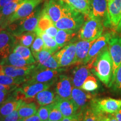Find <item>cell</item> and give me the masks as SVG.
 Listing matches in <instances>:
<instances>
[{"instance_id": "40", "label": "cell", "mask_w": 121, "mask_h": 121, "mask_svg": "<svg viewBox=\"0 0 121 121\" xmlns=\"http://www.w3.org/2000/svg\"><path fill=\"white\" fill-rule=\"evenodd\" d=\"M112 85L116 89L121 90V64L116 71Z\"/></svg>"}, {"instance_id": "10", "label": "cell", "mask_w": 121, "mask_h": 121, "mask_svg": "<svg viewBox=\"0 0 121 121\" xmlns=\"http://www.w3.org/2000/svg\"><path fill=\"white\" fill-rule=\"evenodd\" d=\"M91 17L100 20L104 26L110 25L107 0H90V13L88 18Z\"/></svg>"}, {"instance_id": "15", "label": "cell", "mask_w": 121, "mask_h": 121, "mask_svg": "<svg viewBox=\"0 0 121 121\" xmlns=\"http://www.w3.org/2000/svg\"><path fill=\"white\" fill-rule=\"evenodd\" d=\"M72 101L76 105L78 110V114L82 113L86 107L90 105L93 100L92 94L87 91H83L82 89L73 87L72 89L71 98Z\"/></svg>"}, {"instance_id": "29", "label": "cell", "mask_w": 121, "mask_h": 121, "mask_svg": "<svg viewBox=\"0 0 121 121\" xmlns=\"http://www.w3.org/2000/svg\"><path fill=\"white\" fill-rule=\"evenodd\" d=\"M26 0H13V1H11V2H9V4H6L5 6H4L1 9V11L2 13L3 16H4V19H5L7 27V20L8 19V18L17 10L19 9V7Z\"/></svg>"}, {"instance_id": "52", "label": "cell", "mask_w": 121, "mask_h": 121, "mask_svg": "<svg viewBox=\"0 0 121 121\" xmlns=\"http://www.w3.org/2000/svg\"><path fill=\"white\" fill-rule=\"evenodd\" d=\"M62 1H65V2H66V3H67V4H69V1H68V0H62Z\"/></svg>"}, {"instance_id": "31", "label": "cell", "mask_w": 121, "mask_h": 121, "mask_svg": "<svg viewBox=\"0 0 121 121\" xmlns=\"http://www.w3.org/2000/svg\"><path fill=\"white\" fill-rule=\"evenodd\" d=\"M13 52L19 54L22 58L26 60L31 65L35 64L37 62L31 53V49H30L28 47L22 45L16 44L13 49Z\"/></svg>"}, {"instance_id": "36", "label": "cell", "mask_w": 121, "mask_h": 121, "mask_svg": "<svg viewBox=\"0 0 121 121\" xmlns=\"http://www.w3.org/2000/svg\"><path fill=\"white\" fill-rule=\"evenodd\" d=\"M44 49V43L43 39L39 36L37 35L35 39L31 45V51L33 56L35 57L37 54Z\"/></svg>"}, {"instance_id": "38", "label": "cell", "mask_w": 121, "mask_h": 121, "mask_svg": "<svg viewBox=\"0 0 121 121\" xmlns=\"http://www.w3.org/2000/svg\"><path fill=\"white\" fill-rule=\"evenodd\" d=\"M51 105H44L40 106V107L38 109L37 114L40 117L42 121H45L49 118V115L50 112Z\"/></svg>"}, {"instance_id": "4", "label": "cell", "mask_w": 121, "mask_h": 121, "mask_svg": "<svg viewBox=\"0 0 121 121\" xmlns=\"http://www.w3.org/2000/svg\"><path fill=\"white\" fill-rule=\"evenodd\" d=\"M85 17L84 15L72 7L65 16L54 24V25L58 29L78 31L84 23Z\"/></svg>"}, {"instance_id": "1", "label": "cell", "mask_w": 121, "mask_h": 121, "mask_svg": "<svg viewBox=\"0 0 121 121\" xmlns=\"http://www.w3.org/2000/svg\"><path fill=\"white\" fill-rule=\"evenodd\" d=\"M113 60L108 47L96 57L91 71L106 86L110 87L113 83Z\"/></svg>"}, {"instance_id": "48", "label": "cell", "mask_w": 121, "mask_h": 121, "mask_svg": "<svg viewBox=\"0 0 121 121\" xmlns=\"http://www.w3.org/2000/svg\"><path fill=\"white\" fill-rule=\"evenodd\" d=\"M13 1V0H0V10L4 6H5L6 4Z\"/></svg>"}, {"instance_id": "11", "label": "cell", "mask_w": 121, "mask_h": 121, "mask_svg": "<svg viewBox=\"0 0 121 121\" xmlns=\"http://www.w3.org/2000/svg\"><path fill=\"white\" fill-rule=\"evenodd\" d=\"M43 0H26L7 20V26L10 24L24 19L31 14L38 6L41 4Z\"/></svg>"}, {"instance_id": "25", "label": "cell", "mask_w": 121, "mask_h": 121, "mask_svg": "<svg viewBox=\"0 0 121 121\" xmlns=\"http://www.w3.org/2000/svg\"><path fill=\"white\" fill-rule=\"evenodd\" d=\"M0 65H9L16 67H25L31 64L17 53L13 52L6 58L1 63Z\"/></svg>"}, {"instance_id": "49", "label": "cell", "mask_w": 121, "mask_h": 121, "mask_svg": "<svg viewBox=\"0 0 121 121\" xmlns=\"http://www.w3.org/2000/svg\"><path fill=\"white\" fill-rule=\"evenodd\" d=\"M115 116V117L117 119L118 121H121V109L119 110L118 112L113 114Z\"/></svg>"}, {"instance_id": "39", "label": "cell", "mask_w": 121, "mask_h": 121, "mask_svg": "<svg viewBox=\"0 0 121 121\" xmlns=\"http://www.w3.org/2000/svg\"><path fill=\"white\" fill-rule=\"evenodd\" d=\"M13 98H16L15 95V90L7 91H0V105L5 101Z\"/></svg>"}, {"instance_id": "19", "label": "cell", "mask_w": 121, "mask_h": 121, "mask_svg": "<svg viewBox=\"0 0 121 121\" xmlns=\"http://www.w3.org/2000/svg\"><path fill=\"white\" fill-rule=\"evenodd\" d=\"M34 58L37 63L43 67L51 69L60 68L58 63L53 56H52V54L45 49L38 53Z\"/></svg>"}, {"instance_id": "53", "label": "cell", "mask_w": 121, "mask_h": 121, "mask_svg": "<svg viewBox=\"0 0 121 121\" xmlns=\"http://www.w3.org/2000/svg\"><path fill=\"white\" fill-rule=\"evenodd\" d=\"M17 121H22V119H20H20H19V120Z\"/></svg>"}, {"instance_id": "3", "label": "cell", "mask_w": 121, "mask_h": 121, "mask_svg": "<svg viewBox=\"0 0 121 121\" xmlns=\"http://www.w3.org/2000/svg\"><path fill=\"white\" fill-rule=\"evenodd\" d=\"M64 71L63 69H51L40 66L36 62L32 74L26 81L27 83H55L58 76Z\"/></svg>"}, {"instance_id": "33", "label": "cell", "mask_w": 121, "mask_h": 121, "mask_svg": "<svg viewBox=\"0 0 121 121\" xmlns=\"http://www.w3.org/2000/svg\"><path fill=\"white\" fill-rule=\"evenodd\" d=\"M54 25V24L49 17V16L42 9L41 15L39 17L37 27L35 30H38L41 31H45L48 28Z\"/></svg>"}, {"instance_id": "8", "label": "cell", "mask_w": 121, "mask_h": 121, "mask_svg": "<svg viewBox=\"0 0 121 121\" xmlns=\"http://www.w3.org/2000/svg\"><path fill=\"white\" fill-rule=\"evenodd\" d=\"M91 107L98 113L114 114L121 109V100L111 98L95 99L91 101Z\"/></svg>"}, {"instance_id": "43", "label": "cell", "mask_w": 121, "mask_h": 121, "mask_svg": "<svg viewBox=\"0 0 121 121\" xmlns=\"http://www.w3.org/2000/svg\"><path fill=\"white\" fill-rule=\"evenodd\" d=\"M58 29L54 25L51 26V27H49V28H48L44 32L46 33L50 37L54 38L57 35V33H58Z\"/></svg>"}, {"instance_id": "28", "label": "cell", "mask_w": 121, "mask_h": 121, "mask_svg": "<svg viewBox=\"0 0 121 121\" xmlns=\"http://www.w3.org/2000/svg\"><path fill=\"white\" fill-rule=\"evenodd\" d=\"M69 4L86 17L88 18L90 13V0H68Z\"/></svg>"}, {"instance_id": "23", "label": "cell", "mask_w": 121, "mask_h": 121, "mask_svg": "<svg viewBox=\"0 0 121 121\" xmlns=\"http://www.w3.org/2000/svg\"><path fill=\"white\" fill-rule=\"evenodd\" d=\"M22 102V100L13 98L3 103L0 105V118H4L15 110H17Z\"/></svg>"}, {"instance_id": "18", "label": "cell", "mask_w": 121, "mask_h": 121, "mask_svg": "<svg viewBox=\"0 0 121 121\" xmlns=\"http://www.w3.org/2000/svg\"><path fill=\"white\" fill-rule=\"evenodd\" d=\"M90 69L87 65L78 66L73 69L71 78L70 77L73 87L81 88L83 83L91 73Z\"/></svg>"}, {"instance_id": "22", "label": "cell", "mask_w": 121, "mask_h": 121, "mask_svg": "<svg viewBox=\"0 0 121 121\" xmlns=\"http://www.w3.org/2000/svg\"><path fill=\"white\" fill-rule=\"evenodd\" d=\"M35 99L39 105L44 106L55 103L58 100L60 97L55 91L46 89L37 94Z\"/></svg>"}, {"instance_id": "44", "label": "cell", "mask_w": 121, "mask_h": 121, "mask_svg": "<svg viewBox=\"0 0 121 121\" xmlns=\"http://www.w3.org/2000/svg\"><path fill=\"white\" fill-rule=\"evenodd\" d=\"M82 113H79L72 117H63L61 121H82Z\"/></svg>"}, {"instance_id": "2", "label": "cell", "mask_w": 121, "mask_h": 121, "mask_svg": "<svg viewBox=\"0 0 121 121\" xmlns=\"http://www.w3.org/2000/svg\"><path fill=\"white\" fill-rule=\"evenodd\" d=\"M41 6L39 5L31 14L24 19L10 24L6 28L13 36H17L27 31H35L42 13Z\"/></svg>"}, {"instance_id": "51", "label": "cell", "mask_w": 121, "mask_h": 121, "mask_svg": "<svg viewBox=\"0 0 121 121\" xmlns=\"http://www.w3.org/2000/svg\"><path fill=\"white\" fill-rule=\"evenodd\" d=\"M6 29L5 28H1V27H0V33H1L2 31H3V30H5Z\"/></svg>"}, {"instance_id": "17", "label": "cell", "mask_w": 121, "mask_h": 121, "mask_svg": "<svg viewBox=\"0 0 121 121\" xmlns=\"http://www.w3.org/2000/svg\"><path fill=\"white\" fill-rule=\"evenodd\" d=\"M107 1L110 26L116 30L121 19V0H107Z\"/></svg>"}, {"instance_id": "34", "label": "cell", "mask_w": 121, "mask_h": 121, "mask_svg": "<svg viewBox=\"0 0 121 121\" xmlns=\"http://www.w3.org/2000/svg\"><path fill=\"white\" fill-rule=\"evenodd\" d=\"M98 87L99 85L97 79L94 76L93 74L90 73L83 83L81 89L86 91L91 92L97 90Z\"/></svg>"}, {"instance_id": "20", "label": "cell", "mask_w": 121, "mask_h": 121, "mask_svg": "<svg viewBox=\"0 0 121 121\" xmlns=\"http://www.w3.org/2000/svg\"><path fill=\"white\" fill-rule=\"evenodd\" d=\"M96 40H80L76 43V63H83L86 58L91 47Z\"/></svg>"}, {"instance_id": "30", "label": "cell", "mask_w": 121, "mask_h": 121, "mask_svg": "<svg viewBox=\"0 0 121 121\" xmlns=\"http://www.w3.org/2000/svg\"><path fill=\"white\" fill-rule=\"evenodd\" d=\"M14 37L16 40V45H22L29 48L31 47L37 37V34L35 31H27Z\"/></svg>"}, {"instance_id": "35", "label": "cell", "mask_w": 121, "mask_h": 121, "mask_svg": "<svg viewBox=\"0 0 121 121\" xmlns=\"http://www.w3.org/2000/svg\"><path fill=\"white\" fill-rule=\"evenodd\" d=\"M82 121H100L98 113L89 105L82 113Z\"/></svg>"}, {"instance_id": "32", "label": "cell", "mask_w": 121, "mask_h": 121, "mask_svg": "<svg viewBox=\"0 0 121 121\" xmlns=\"http://www.w3.org/2000/svg\"><path fill=\"white\" fill-rule=\"evenodd\" d=\"M27 79L23 78H13L0 72V84L9 86H17L26 82Z\"/></svg>"}, {"instance_id": "42", "label": "cell", "mask_w": 121, "mask_h": 121, "mask_svg": "<svg viewBox=\"0 0 121 121\" xmlns=\"http://www.w3.org/2000/svg\"><path fill=\"white\" fill-rule=\"evenodd\" d=\"M20 119L17 110L13 112L11 114L1 118V121H17Z\"/></svg>"}, {"instance_id": "16", "label": "cell", "mask_w": 121, "mask_h": 121, "mask_svg": "<svg viewBox=\"0 0 121 121\" xmlns=\"http://www.w3.org/2000/svg\"><path fill=\"white\" fill-rule=\"evenodd\" d=\"M108 50L113 60V82L116 71L121 64V37H112L108 43Z\"/></svg>"}, {"instance_id": "5", "label": "cell", "mask_w": 121, "mask_h": 121, "mask_svg": "<svg viewBox=\"0 0 121 121\" xmlns=\"http://www.w3.org/2000/svg\"><path fill=\"white\" fill-rule=\"evenodd\" d=\"M103 29L104 25L100 20L88 18L78 31V38L88 41L95 40L102 35Z\"/></svg>"}, {"instance_id": "6", "label": "cell", "mask_w": 121, "mask_h": 121, "mask_svg": "<svg viewBox=\"0 0 121 121\" xmlns=\"http://www.w3.org/2000/svg\"><path fill=\"white\" fill-rule=\"evenodd\" d=\"M71 8L69 4L62 0H47L43 10L55 24Z\"/></svg>"}, {"instance_id": "47", "label": "cell", "mask_w": 121, "mask_h": 121, "mask_svg": "<svg viewBox=\"0 0 121 121\" xmlns=\"http://www.w3.org/2000/svg\"><path fill=\"white\" fill-rule=\"evenodd\" d=\"M0 27L1 28H4L6 29L7 25L6 24L5 19L3 16L2 13H1V10H0Z\"/></svg>"}, {"instance_id": "13", "label": "cell", "mask_w": 121, "mask_h": 121, "mask_svg": "<svg viewBox=\"0 0 121 121\" xmlns=\"http://www.w3.org/2000/svg\"><path fill=\"white\" fill-rule=\"evenodd\" d=\"M15 45V38L10 31L4 30L0 33V64L13 52Z\"/></svg>"}, {"instance_id": "45", "label": "cell", "mask_w": 121, "mask_h": 121, "mask_svg": "<svg viewBox=\"0 0 121 121\" xmlns=\"http://www.w3.org/2000/svg\"><path fill=\"white\" fill-rule=\"evenodd\" d=\"M17 86H9L4 85L0 84V91H13L16 88H17Z\"/></svg>"}, {"instance_id": "46", "label": "cell", "mask_w": 121, "mask_h": 121, "mask_svg": "<svg viewBox=\"0 0 121 121\" xmlns=\"http://www.w3.org/2000/svg\"><path fill=\"white\" fill-rule=\"evenodd\" d=\"M22 121H42L40 117L37 114H35L30 117L22 119Z\"/></svg>"}, {"instance_id": "26", "label": "cell", "mask_w": 121, "mask_h": 121, "mask_svg": "<svg viewBox=\"0 0 121 121\" xmlns=\"http://www.w3.org/2000/svg\"><path fill=\"white\" fill-rule=\"evenodd\" d=\"M35 32L37 34V35L43 39L44 43V49L48 51L50 53H54L56 52H57L58 48H60L54 38L50 37L44 31L35 30Z\"/></svg>"}, {"instance_id": "54", "label": "cell", "mask_w": 121, "mask_h": 121, "mask_svg": "<svg viewBox=\"0 0 121 121\" xmlns=\"http://www.w3.org/2000/svg\"><path fill=\"white\" fill-rule=\"evenodd\" d=\"M45 121H51V120H49V119H47V120Z\"/></svg>"}, {"instance_id": "9", "label": "cell", "mask_w": 121, "mask_h": 121, "mask_svg": "<svg viewBox=\"0 0 121 121\" xmlns=\"http://www.w3.org/2000/svg\"><path fill=\"white\" fill-rule=\"evenodd\" d=\"M60 67H65L76 63V43H70L53 54Z\"/></svg>"}, {"instance_id": "14", "label": "cell", "mask_w": 121, "mask_h": 121, "mask_svg": "<svg viewBox=\"0 0 121 121\" xmlns=\"http://www.w3.org/2000/svg\"><path fill=\"white\" fill-rule=\"evenodd\" d=\"M35 64L25 67H16L9 65H0V72L13 78H26L27 80L32 74L35 67Z\"/></svg>"}, {"instance_id": "27", "label": "cell", "mask_w": 121, "mask_h": 121, "mask_svg": "<svg viewBox=\"0 0 121 121\" xmlns=\"http://www.w3.org/2000/svg\"><path fill=\"white\" fill-rule=\"evenodd\" d=\"M38 108L35 103L22 102L17 109L20 118H24L37 114Z\"/></svg>"}, {"instance_id": "50", "label": "cell", "mask_w": 121, "mask_h": 121, "mask_svg": "<svg viewBox=\"0 0 121 121\" xmlns=\"http://www.w3.org/2000/svg\"><path fill=\"white\" fill-rule=\"evenodd\" d=\"M116 31L119 33H121V19L120 22H119V23L118 24V25L117 29H116Z\"/></svg>"}, {"instance_id": "37", "label": "cell", "mask_w": 121, "mask_h": 121, "mask_svg": "<svg viewBox=\"0 0 121 121\" xmlns=\"http://www.w3.org/2000/svg\"><path fill=\"white\" fill-rule=\"evenodd\" d=\"M50 108L49 118L48 119L53 121H61L63 119V116L60 110L59 109L56 103L50 104Z\"/></svg>"}, {"instance_id": "21", "label": "cell", "mask_w": 121, "mask_h": 121, "mask_svg": "<svg viewBox=\"0 0 121 121\" xmlns=\"http://www.w3.org/2000/svg\"><path fill=\"white\" fill-rule=\"evenodd\" d=\"M56 103L63 117H72L78 114V108L71 99L60 98Z\"/></svg>"}, {"instance_id": "55", "label": "cell", "mask_w": 121, "mask_h": 121, "mask_svg": "<svg viewBox=\"0 0 121 121\" xmlns=\"http://www.w3.org/2000/svg\"><path fill=\"white\" fill-rule=\"evenodd\" d=\"M0 121H1V118H0Z\"/></svg>"}, {"instance_id": "7", "label": "cell", "mask_w": 121, "mask_h": 121, "mask_svg": "<svg viewBox=\"0 0 121 121\" xmlns=\"http://www.w3.org/2000/svg\"><path fill=\"white\" fill-rule=\"evenodd\" d=\"M112 37V35L111 33H107L96 39L91 47L83 64L87 65L90 69H91L98 56L108 47L109 41Z\"/></svg>"}, {"instance_id": "12", "label": "cell", "mask_w": 121, "mask_h": 121, "mask_svg": "<svg viewBox=\"0 0 121 121\" xmlns=\"http://www.w3.org/2000/svg\"><path fill=\"white\" fill-rule=\"evenodd\" d=\"M55 93L60 99H69L73 86L72 80L67 75L61 73L53 85Z\"/></svg>"}, {"instance_id": "24", "label": "cell", "mask_w": 121, "mask_h": 121, "mask_svg": "<svg viewBox=\"0 0 121 121\" xmlns=\"http://www.w3.org/2000/svg\"><path fill=\"white\" fill-rule=\"evenodd\" d=\"M78 31L71 30L59 29L54 37L59 48H62L70 43V41L75 37Z\"/></svg>"}, {"instance_id": "41", "label": "cell", "mask_w": 121, "mask_h": 121, "mask_svg": "<svg viewBox=\"0 0 121 121\" xmlns=\"http://www.w3.org/2000/svg\"><path fill=\"white\" fill-rule=\"evenodd\" d=\"M98 113L99 115L100 121H118L113 114H106V113Z\"/></svg>"}]
</instances>
